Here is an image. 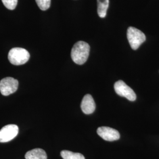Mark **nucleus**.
Returning <instances> with one entry per match:
<instances>
[{"label":"nucleus","instance_id":"f257e3e1","mask_svg":"<svg viewBox=\"0 0 159 159\" xmlns=\"http://www.w3.org/2000/svg\"><path fill=\"white\" fill-rule=\"evenodd\" d=\"M90 47L84 41H80L77 42L72 48L71 57L74 63L82 65L87 60L90 54Z\"/></svg>","mask_w":159,"mask_h":159},{"label":"nucleus","instance_id":"f03ea898","mask_svg":"<svg viewBox=\"0 0 159 159\" xmlns=\"http://www.w3.org/2000/svg\"><path fill=\"white\" fill-rule=\"evenodd\" d=\"M29 51L20 47L13 48L9 51L8 58L12 64L20 66L27 63L30 59Z\"/></svg>","mask_w":159,"mask_h":159},{"label":"nucleus","instance_id":"7ed1b4c3","mask_svg":"<svg viewBox=\"0 0 159 159\" xmlns=\"http://www.w3.org/2000/svg\"><path fill=\"white\" fill-rule=\"evenodd\" d=\"M127 39L133 50H137L146 41V35L142 31L135 27H130L127 29Z\"/></svg>","mask_w":159,"mask_h":159},{"label":"nucleus","instance_id":"20e7f679","mask_svg":"<svg viewBox=\"0 0 159 159\" xmlns=\"http://www.w3.org/2000/svg\"><path fill=\"white\" fill-rule=\"evenodd\" d=\"M114 88L116 93L120 96L125 97L131 102H134L136 100V94L134 91L129 85H127L123 81L119 80L116 82Z\"/></svg>","mask_w":159,"mask_h":159},{"label":"nucleus","instance_id":"39448f33","mask_svg":"<svg viewBox=\"0 0 159 159\" xmlns=\"http://www.w3.org/2000/svg\"><path fill=\"white\" fill-rule=\"evenodd\" d=\"M18 87V80L12 77H8L0 81V92L4 96H8L15 93Z\"/></svg>","mask_w":159,"mask_h":159},{"label":"nucleus","instance_id":"423d86ee","mask_svg":"<svg viewBox=\"0 0 159 159\" xmlns=\"http://www.w3.org/2000/svg\"><path fill=\"white\" fill-rule=\"evenodd\" d=\"M18 127L16 125H8L0 130V143L8 142L17 136Z\"/></svg>","mask_w":159,"mask_h":159},{"label":"nucleus","instance_id":"0eeeda50","mask_svg":"<svg viewBox=\"0 0 159 159\" xmlns=\"http://www.w3.org/2000/svg\"><path fill=\"white\" fill-rule=\"evenodd\" d=\"M97 133L102 139L108 142L117 140L120 137L118 131L108 127H100L98 128Z\"/></svg>","mask_w":159,"mask_h":159},{"label":"nucleus","instance_id":"6e6552de","mask_svg":"<svg viewBox=\"0 0 159 159\" xmlns=\"http://www.w3.org/2000/svg\"><path fill=\"white\" fill-rule=\"evenodd\" d=\"M81 108L85 114H92L96 109V103L90 94H86L81 103Z\"/></svg>","mask_w":159,"mask_h":159},{"label":"nucleus","instance_id":"1a4fd4ad","mask_svg":"<svg viewBox=\"0 0 159 159\" xmlns=\"http://www.w3.org/2000/svg\"><path fill=\"white\" fill-rule=\"evenodd\" d=\"M25 159H47L46 152L41 148H34L29 151L25 155Z\"/></svg>","mask_w":159,"mask_h":159},{"label":"nucleus","instance_id":"9d476101","mask_svg":"<svg viewBox=\"0 0 159 159\" xmlns=\"http://www.w3.org/2000/svg\"><path fill=\"white\" fill-rule=\"evenodd\" d=\"M108 6L109 0H97V13L100 18L106 16Z\"/></svg>","mask_w":159,"mask_h":159},{"label":"nucleus","instance_id":"9b49d317","mask_svg":"<svg viewBox=\"0 0 159 159\" xmlns=\"http://www.w3.org/2000/svg\"><path fill=\"white\" fill-rule=\"evenodd\" d=\"M60 154L63 159H85L83 154L74 153L68 150H63Z\"/></svg>","mask_w":159,"mask_h":159},{"label":"nucleus","instance_id":"f8f14e48","mask_svg":"<svg viewBox=\"0 0 159 159\" xmlns=\"http://www.w3.org/2000/svg\"><path fill=\"white\" fill-rule=\"evenodd\" d=\"M40 10L43 11L47 10L51 4V0H35Z\"/></svg>","mask_w":159,"mask_h":159},{"label":"nucleus","instance_id":"ddd939ff","mask_svg":"<svg viewBox=\"0 0 159 159\" xmlns=\"http://www.w3.org/2000/svg\"><path fill=\"white\" fill-rule=\"evenodd\" d=\"M4 6L8 10H13L17 7L18 0H1Z\"/></svg>","mask_w":159,"mask_h":159}]
</instances>
